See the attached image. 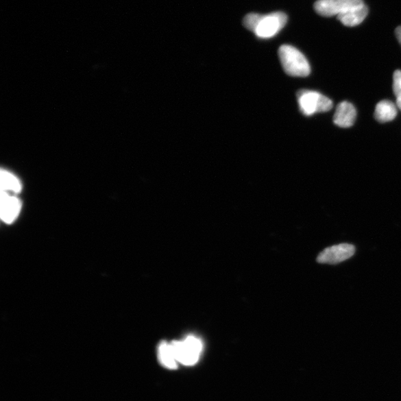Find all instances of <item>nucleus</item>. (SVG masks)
<instances>
[{"instance_id":"nucleus-5","label":"nucleus","mask_w":401,"mask_h":401,"mask_svg":"<svg viewBox=\"0 0 401 401\" xmlns=\"http://www.w3.org/2000/svg\"><path fill=\"white\" fill-rule=\"evenodd\" d=\"M362 4H364L363 0H318L315 3V10L320 16H338Z\"/></svg>"},{"instance_id":"nucleus-9","label":"nucleus","mask_w":401,"mask_h":401,"mask_svg":"<svg viewBox=\"0 0 401 401\" xmlns=\"http://www.w3.org/2000/svg\"><path fill=\"white\" fill-rule=\"evenodd\" d=\"M367 14L368 8L362 4L339 15L337 19L345 26L354 27L363 23Z\"/></svg>"},{"instance_id":"nucleus-4","label":"nucleus","mask_w":401,"mask_h":401,"mask_svg":"<svg viewBox=\"0 0 401 401\" xmlns=\"http://www.w3.org/2000/svg\"><path fill=\"white\" fill-rule=\"evenodd\" d=\"M287 21V15L282 12L261 14L254 33L258 38H271L283 29Z\"/></svg>"},{"instance_id":"nucleus-10","label":"nucleus","mask_w":401,"mask_h":401,"mask_svg":"<svg viewBox=\"0 0 401 401\" xmlns=\"http://www.w3.org/2000/svg\"><path fill=\"white\" fill-rule=\"evenodd\" d=\"M398 114V106L393 102L385 100L379 102L374 111V118L380 123L393 121Z\"/></svg>"},{"instance_id":"nucleus-11","label":"nucleus","mask_w":401,"mask_h":401,"mask_svg":"<svg viewBox=\"0 0 401 401\" xmlns=\"http://www.w3.org/2000/svg\"><path fill=\"white\" fill-rule=\"evenodd\" d=\"M158 355L160 363L164 367L169 369L177 368L178 362L171 343L162 342L160 343L158 349Z\"/></svg>"},{"instance_id":"nucleus-12","label":"nucleus","mask_w":401,"mask_h":401,"mask_svg":"<svg viewBox=\"0 0 401 401\" xmlns=\"http://www.w3.org/2000/svg\"><path fill=\"white\" fill-rule=\"evenodd\" d=\"M1 186L2 191L5 192L19 193L22 189L21 184L17 180V178L12 173L4 171L1 172Z\"/></svg>"},{"instance_id":"nucleus-16","label":"nucleus","mask_w":401,"mask_h":401,"mask_svg":"<svg viewBox=\"0 0 401 401\" xmlns=\"http://www.w3.org/2000/svg\"><path fill=\"white\" fill-rule=\"evenodd\" d=\"M398 108L401 111V101H396Z\"/></svg>"},{"instance_id":"nucleus-14","label":"nucleus","mask_w":401,"mask_h":401,"mask_svg":"<svg viewBox=\"0 0 401 401\" xmlns=\"http://www.w3.org/2000/svg\"><path fill=\"white\" fill-rule=\"evenodd\" d=\"M393 91L396 101H401V71L397 70L393 75Z\"/></svg>"},{"instance_id":"nucleus-2","label":"nucleus","mask_w":401,"mask_h":401,"mask_svg":"<svg viewBox=\"0 0 401 401\" xmlns=\"http://www.w3.org/2000/svg\"><path fill=\"white\" fill-rule=\"evenodd\" d=\"M178 363L193 365L198 362L203 349L202 341L195 336H189L183 341L171 343Z\"/></svg>"},{"instance_id":"nucleus-1","label":"nucleus","mask_w":401,"mask_h":401,"mask_svg":"<svg viewBox=\"0 0 401 401\" xmlns=\"http://www.w3.org/2000/svg\"><path fill=\"white\" fill-rule=\"evenodd\" d=\"M279 58L284 73L291 77H306L311 73L306 58L295 47L282 45L279 49Z\"/></svg>"},{"instance_id":"nucleus-15","label":"nucleus","mask_w":401,"mask_h":401,"mask_svg":"<svg viewBox=\"0 0 401 401\" xmlns=\"http://www.w3.org/2000/svg\"><path fill=\"white\" fill-rule=\"evenodd\" d=\"M396 37L398 38V40L399 41V42L401 45V26L398 27V28L396 30Z\"/></svg>"},{"instance_id":"nucleus-3","label":"nucleus","mask_w":401,"mask_h":401,"mask_svg":"<svg viewBox=\"0 0 401 401\" xmlns=\"http://www.w3.org/2000/svg\"><path fill=\"white\" fill-rule=\"evenodd\" d=\"M297 101L300 111L306 116L326 112L333 107V102L330 98L317 92L305 89L298 92Z\"/></svg>"},{"instance_id":"nucleus-7","label":"nucleus","mask_w":401,"mask_h":401,"mask_svg":"<svg viewBox=\"0 0 401 401\" xmlns=\"http://www.w3.org/2000/svg\"><path fill=\"white\" fill-rule=\"evenodd\" d=\"M1 219L5 223L13 222L21 210V203L15 196L7 192L1 193Z\"/></svg>"},{"instance_id":"nucleus-6","label":"nucleus","mask_w":401,"mask_h":401,"mask_svg":"<svg viewBox=\"0 0 401 401\" xmlns=\"http://www.w3.org/2000/svg\"><path fill=\"white\" fill-rule=\"evenodd\" d=\"M355 251V247L351 244L343 243L328 247L318 255L317 261L321 264L336 265L349 260Z\"/></svg>"},{"instance_id":"nucleus-13","label":"nucleus","mask_w":401,"mask_h":401,"mask_svg":"<svg viewBox=\"0 0 401 401\" xmlns=\"http://www.w3.org/2000/svg\"><path fill=\"white\" fill-rule=\"evenodd\" d=\"M261 14L252 13L245 16L243 25L247 29L254 32Z\"/></svg>"},{"instance_id":"nucleus-8","label":"nucleus","mask_w":401,"mask_h":401,"mask_svg":"<svg viewBox=\"0 0 401 401\" xmlns=\"http://www.w3.org/2000/svg\"><path fill=\"white\" fill-rule=\"evenodd\" d=\"M356 112L354 106L350 102L339 104L334 115V123L342 128H349L355 122Z\"/></svg>"}]
</instances>
